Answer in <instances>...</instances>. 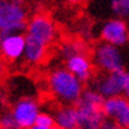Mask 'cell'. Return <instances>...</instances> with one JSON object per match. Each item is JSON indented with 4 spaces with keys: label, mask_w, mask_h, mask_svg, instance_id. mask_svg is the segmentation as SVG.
Masks as SVG:
<instances>
[{
    "label": "cell",
    "mask_w": 129,
    "mask_h": 129,
    "mask_svg": "<svg viewBox=\"0 0 129 129\" xmlns=\"http://www.w3.org/2000/svg\"><path fill=\"white\" fill-rule=\"evenodd\" d=\"M64 67L73 73L80 82H91L93 77V63L87 54H78L64 61Z\"/></svg>",
    "instance_id": "11"
},
{
    "label": "cell",
    "mask_w": 129,
    "mask_h": 129,
    "mask_svg": "<svg viewBox=\"0 0 129 129\" xmlns=\"http://www.w3.org/2000/svg\"><path fill=\"white\" fill-rule=\"evenodd\" d=\"M0 129H22L19 122L15 120V117L11 111L0 113Z\"/></svg>",
    "instance_id": "16"
},
{
    "label": "cell",
    "mask_w": 129,
    "mask_h": 129,
    "mask_svg": "<svg viewBox=\"0 0 129 129\" xmlns=\"http://www.w3.org/2000/svg\"><path fill=\"white\" fill-rule=\"evenodd\" d=\"M124 95L129 99V74H128V80H126V86H125V91H124Z\"/></svg>",
    "instance_id": "20"
},
{
    "label": "cell",
    "mask_w": 129,
    "mask_h": 129,
    "mask_svg": "<svg viewBox=\"0 0 129 129\" xmlns=\"http://www.w3.org/2000/svg\"><path fill=\"white\" fill-rule=\"evenodd\" d=\"M100 38L103 42L113 46H122L129 41V25L125 20L112 17L104 22L100 28Z\"/></svg>",
    "instance_id": "7"
},
{
    "label": "cell",
    "mask_w": 129,
    "mask_h": 129,
    "mask_svg": "<svg viewBox=\"0 0 129 129\" xmlns=\"http://www.w3.org/2000/svg\"><path fill=\"white\" fill-rule=\"evenodd\" d=\"M105 117L122 129H129V99L125 95L105 99L103 104Z\"/></svg>",
    "instance_id": "9"
},
{
    "label": "cell",
    "mask_w": 129,
    "mask_h": 129,
    "mask_svg": "<svg viewBox=\"0 0 129 129\" xmlns=\"http://www.w3.org/2000/svg\"><path fill=\"white\" fill-rule=\"evenodd\" d=\"M28 21L24 0H0V34L25 32Z\"/></svg>",
    "instance_id": "3"
},
{
    "label": "cell",
    "mask_w": 129,
    "mask_h": 129,
    "mask_svg": "<svg viewBox=\"0 0 129 129\" xmlns=\"http://www.w3.org/2000/svg\"><path fill=\"white\" fill-rule=\"evenodd\" d=\"M11 112L22 129H28L36 124V120L40 115V105L36 99L25 96L19 99L12 105Z\"/></svg>",
    "instance_id": "8"
},
{
    "label": "cell",
    "mask_w": 129,
    "mask_h": 129,
    "mask_svg": "<svg viewBox=\"0 0 129 129\" xmlns=\"http://www.w3.org/2000/svg\"><path fill=\"white\" fill-rule=\"evenodd\" d=\"M28 129H46V128H42V126H40V125H37V124H34L33 126L28 128Z\"/></svg>",
    "instance_id": "22"
},
{
    "label": "cell",
    "mask_w": 129,
    "mask_h": 129,
    "mask_svg": "<svg viewBox=\"0 0 129 129\" xmlns=\"http://www.w3.org/2000/svg\"><path fill=\"white\" fill-rule=\"evenodd\" d=\"M25 34L49 46L54 42L57 37V28L54 21L48 15L37 13L29 19Z\"/></svg>",
    "instance_id": "6"
},
{
    "label": "cell",
    "mask_w": 129,
    "mask_h": 129,
    "mask_svg": "<svg viewBox=\"0 0 129 129\" xmlns=\"http://www.w3.org/2000/svg\"><path fill=\"white\" fill-rule=\"evenodd\" d=\"M55 126L59 129H79L78 109L75 105H61L54 112Z\"/></svg>",
    "instance_id": "12"
},
{
    "label": "cell",
    "mask_w": 129,
    "mask_h": 129,
    "mask_svg": "<svg viewBox=\"0 0 129 129\" xmlns=\"http://www.w3.org/2000/svg\"><path fill=\"white\" fill-rule=\"evenodd\" d=\"M59 54L64 61H67L69 58L78 54H87V46L84 42L77 40H70L64 41V42L59 46Z\"/></svg>",
    "instance_id": "14"
},
{
    "label": "cell",
    "mask_w": 129,
    "mask_h": 129,
    "mask_svg": "<svg viewBox=\"0 0 129 129\" xmlns=\"http://www.w3.org/2000/svg\"><path fill=\"white\" fill-rule=\"evenodd\" d=\"M49 90L62 105H75L84 91V83L80 82L66 67H57L48 77Z\"/></svg>",
    "instance_id": "1"
},
{
    "label": "cell",
    "mask_w": 129,
    "mask_h": 129,
    "mask_svg": "<svg viewBox=\"0 0 129 129\" xmlns=\"http://www.w3.org/2000/svg\"><path fill=\"white\" fill-rule=\"evenodd\" d=\"M4 73H5V64H4L3 59H0V78L3 77Z\"/></svg>",
    "instance_id": "19"
},
{
    "label": "cell",
    "mask_w": 129,
    "mask_h": 129,
    "mask_svg": "<svg viewBox=\"0 0 129 129\" xmlns=\"http://www.w3.org/2000/svg\"><path fill=\"white\" fill-rule=\"evenodd\" d=\"M25 40H26L25 51H24V57H22L24 61L26 63H29V64H38V63H41L45 59L49 46L44 45L42 42H40V41L26 36V34H25Z\"/></svg>",
    "instance_id": "13"
},
{
    "label": "cell",
    "mask_w": 129,
    "mask_h": 129,
    "mask_svg": "<svg viewBox=\"0 0 129 129\" xmlns=\"http://www.w3.org/2000/svg\"><path fill=\"white\" fill-rule=\"evenodd\" d=\"M105 99L93 88H84L79 102L75 104L78 109L79 129H100L107 120L103 111Z\"/></svg>",
    "instance_id": "2"
},
{
    "label": "cell",
    "mask_w": 129,
    "mask_h": 129,
    "mask_svg": "<svg viewBox=\"0 0 129 129\" xmlns=\"http://www.w3.org/2000/svg\"><path fill=\"white\" fill-rule=\"evenodd\" d=\"M128 74L129 73L125 70L112 73H99L91 80V88L98 91L104 99L121 96L124 95L125 91Z\"/></svg>",
    "instance_id": "4"
},
{
    "label": "cell",
    "mask_w": 129,
    "mask_h": 129,
    "mask_svg": "<svg viewBox=\"0 0 129 129\" xmlns=\"http://www.w3.org/2000/svg\"><path fill=\"white\" fill-rule=\"evenodd\" d=\"M51 129H59V128H57V126H54V128H51Z\"/></svg>",
    "instance_id": "23"
},
{
    "label": "cell",
    "mask_w": 129,
    "mask_h": 129,
    "mask_svg": "<svg viewBox=\"0 0 129 129\" xmlns=\"http://www.w3.org/2000/svg\"><path fill=\"white\" fill-rule=\"evenodd\" d=\"M25 34L11 33L0 34V57L8 62H16L24 57L25 51Z\"/></svg>",
    "instance_id": "10"
},
{
    "label": "cell",
    "mask_w": 129,
    "mask_h": 129,
    "mask_svg": "<svg viewBox=\"0 0 129 129\" xmlns=\"http://www.w3.org/2000/svg\"><path fill=\"white\" fill-rule=\"evenodd\" d=\"M100 129H122V128H120V126L117 125L115 121L107 119V120H105V121L103 122V125H102V128H100Z\"/></svg>",
    "instance_id": "18"
},
{
    "label": "cell",
    "mask_w": 129,
    "mask_h": 129,
    "mask_svg": "<svg viewBox=\"0 0 129 129\" xmlns=\"http://www.w3.org/2000/svg\"><path fill=\"white\" fill-rule=\"evenodd\" d=\"M36 124L42 128H46V129H51L55 126L54 116L50 113H46V112H40L37 120H36Z\"/></svg>",
    "instance_id": "17"
},
{
    "label": "cell",
    "mask_w": 129,
    "mask_h": 129,
    "mask_svg": "<svg viewBox=\"0 0 129 129\" xmlns=\"http://www.w3.org/2000/svg\"><path fill=\"white\" fill-rule=\"evenodd\" d=\"M69 3H71V4H79V3H82L83 0H67Z\"/></svg>",
    "instance_id": "21"
},
{
    "label": "cell",
    "mask_w": 129,
    "mask_h": 129,
    "mask_svg": "<svg viewBox=\"0 0 129 129\" xmlns=\"http://www.w3.org/2000/svg\"><path fill=\"white\" fill-rule=\"evenodd\" d=\"M109 12L117 19L129 17V0H108Z\"/></svg>",
    "instance_id": "15"
},
{
    "label": "cell",
    "mask_w": 129,
    "mask_h": 129,
    "mask_svg": "<svg viewBox=\"0 0 129 129\" xmlns=\"http://www.w3.org/2000/svg\"><path fill=\"white\" fill-rule=\"evenodd\" d=\"M92 63L100 73H112L124 70V62H122V54L117 46H113L107 42L98 44L93 49Z\"/></svg>",
    "instance_id": "5"
}]
</instances>
